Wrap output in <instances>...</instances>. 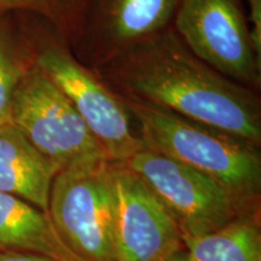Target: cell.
<instances>
[{"mask_svg":"<svg viewBox=\"0 0 261 261\" xmlns=\"http://www.w3.org/2000/svg\"><path fill=\"white\" fill-rule=\"evenodd\" d=\"M98 65V76L127 97L260 144L255 93L196 56L174 29L142 39Z\"/></svg>","mask_w":261,"mask_h":261,"instance_id":"1","label":"cell"},{"mask_svg":"<svg viewBox=\"0 0 261 261\" xmlns=\"http://www.w3.org/2000/svg\"><path fill=\"white\" fill-rule=\"evenodd\" d=\"M121 98L139 122L146 148L215 179L233 196L259 190L261 159L256 144L142 99Z\"/></svg>","mask_w":261,"mask_h":261,"instance_id":"2","label":"cell"},{"mask_svg":"<svg viewBox=\"0 0 261 261\" xmlns=\"http://www.w3.org/2000/svg\"><path fill=\"white\" fill-rule=\"evenodd\" d=\"M47 212L58 236L81 261H117L110 160L57 173Z\"/></svg>","mask_w":261,"mask_h":261,"instance_id":"3","label":"cell"},{"mask_svg":"<svg viewBox=\"0 0 261 261\" xmlns=\"http://www.w3.org/2000/svg\"><path fill=\"white\" fill-rule=\"evenodd\" d=\"M11 123L57 173L109 160L70 100L35 64L15 91Z\"/></svg>","mask_w":261,"mask_h":261,"instance_id":"4","label":"cell"},{"mask_svg":"<svg viewBox=\"0 0 261 261\" xmlns=\"http://www.w3.org/2000/svg\"><path fill=\"white\" fill-rule=\"evenodd\" d=\"M34 64L67 96L106 151L109 160L125 162L143 148L130 130L129 113L122 98L57 42L44 45Z\"/></svg>","mask_w":261,"mask_h":261,"instance_id":"5","label":"cell"},{"mask_svg":"<svg viewBox=\"0 0 261 261\" xmlns=\"http://www.w3.org/2000/svg\"><path fill=\"white\" fill-rule=\"evenodd\" d=\"M123 163L158 196L181 234L212 232L233 219L236 196L185 163L146 146Z\"/></svg>","mask_w":261,"mask_h":261,"instance_id":"6","label":"cell"},{"mask_svg":"<svg viewBox=\"0 0 261 261\" xmlns=\"http://www.w3.org/2000/svg\"><path fill=\"white\" fill-rule=\"evenodd\" d=\"M174 31L202 61L247 87L260 85L261 61L250 41L242 0H180Z\"/></svg>","mask_w":261,"mask_h":261,"instance_id":"7","label":"cell"},{"mask_svg":"<svg viewBox=\"0 0 261 261\" xmlns=\"http://www.w3.org/2000/svg\"><path fill=\"white\" fill-rule=\"evenodd\" d=\"M117 261H165L181 233L159 197L123 162L112 161Z\"/></svg>","mask_w":261,"mask_h":261,"instance_id":"8","label":"cell"},{"mask_svg":"<svg viewBox=\"0 0 261 261\" xmlns=\"http://www.w3.org/2000/svg\"><path fill=\"white\" fill-rule=\"evenodd\" d=\"M180 0H91L87 28L98 64L116 52L168 28Z\"/></svg>","mask_w":261,"mask_h":261,"instance_id":"9","label":"cell"},{"mask_svg":"<svg viewBox=\"0 0 261 261\" xmlns=\"http://www.w3.org/2000/svg\"><path fill=\"white\" fill-rule=\"evenodd\" d=\"M57 171L16 127H0V191L48 211Z\"/></svg>","mask_w":261,"mask_h":261,"instance_id":"10","label":"cell"},{"mask_svg":"<svg viewBox=\"0 0 261 261\" xmlns=\"http://www.w3.org/2000/svg\"><path fill=\"white\" fill-rule=\"evenodd\" d=\"M0 249L21 250L56 261H81L63 243L48 212L0 191Z\"/></svg>","mask_w":261,"mask_h":261,"instance_id":"11","label":"cell"},{"mask_svg":"<svg viewBox=\"0 0 261 261\" xmlns=\"http://www.w3.org/2000/svg\"><path fill=\"white\" fill-rule=\"evenodd\" d=\"M181 242L196 261H261L260 231L249 219H232L198 236L181 234Z\"/></svg>","mask_w":261,"mask_h":261,"instance_id":"12","label":"cell"},{"mask_svg":"<svg viewBox=\"0 0 261 261\" xmlns=\"http://www.w3.org/2000/svg\"><path fill=\"white\" fill-rule=\"evenodd\" d=\"M91 0H0V12L27 11L48 21L63 37L73 38L83 28Z\"/></svg>","mask_w":261,"mask_h":261,"instance_id":"13","label":"cell"},{"mask_svg":"<svg viewBox=\"0 0 261 261\" xmlns=\"http://www.w3.org/2000/svg\"><path fill=\"white\" fill-rule=\"evenodd\" d=\"M34 64L12 35L0 28V127L11 123V106L15 91Z\"/></svg>","mask_w":261,"mask_h":261,"instance_id":"14","label":"cell"},{"mask_svg":"<svg viewBox=\"0 0 261 261\" xmlns=\"http://www.w3.org/2000/svg\"><path fill=\"white\" fill-rule=\"evenodd\" d=\"M248 28H249L250 41L257 60L261 61V0H247Z\"/></svg>","mask_w":261,"mask_h":261,"instance_id":"15","label":"cell"},{"mask_svg":"<svg viewBox=\"0 0 261 261\" xmlns=\"http://www.w3.org/2000/svg\"><path fill=\"white\" fill-rule=\"evenodd\" d=\"M0 261H56L41 254L21 250L0 249Z\"/></svg>","mask_w":261,"mask_h":261,"instance_id":"16","label":"cell"},{"mask_svg":"<svg viewBox=\"0 0 261 261\" xmlns=\"http://www.w3.org/2000/svg\"><path fill=\"white\" fill-rule=\"evenodd\" d=\"M165 261H196V260L192 259L188 253H182L180 250H178L177 253H174L173 255L169 256L168 259Z\"/></svg>","mask_w":261,"mask_h":261,"instance_id":"17","label":"cell"}]
</instances>
